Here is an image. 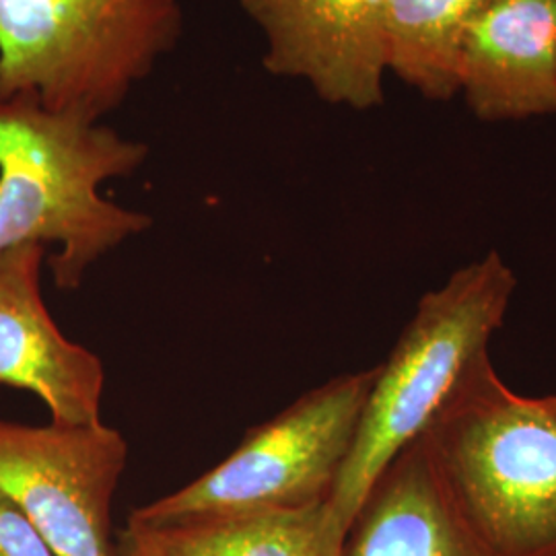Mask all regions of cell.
<instances>
[{
	"label": "cell",
	"mask_w": 556,
	"mask_h": 556,
	"mask_svg": "<svg viewBox=\"0 0 556 556\" xmlns=\"http://www.w3.org/2000/svg\"><path fill=\"white\" fill-rule=\"evenodd\" d=\"M149 147L80 110L34 98L0 100V254L56 245L54 285L79 289L87 270L126 239L144 233L147 213L103 199L101 184L139 169Z\"/></svg>",
	"instance_id": "obj_1"
},
{
	"label": "cell",
	"mask_w": 556,
	"mask_h": 556,
	"mask_svg": "<svg viewBox=\"0 0 556 556\" xmlns=\"http://www.w3.org/2000/svg\"><path fill=\"white\" fill-rule=\"evenodd\" d=\"M517 278L491 250L425 293L378 376L358 420L330 505L351 526L386 466L435 420L457 388L491 361Z\"/></svg>",
	"instance_id": "obj_2"
},
{
	"label": "cell",
	"mask_w": 556,
	"mask_h": 556,
	"mask_svg": "<svg viewBox=\"0 0 556 556\" xmlns=\"http://www.w3.org/2000/svg\"><path fill=\"white\" fill-rule=\"evenodd\" d=\"M422 438L493 555L556 556V394L521 396L486 361Z\"/></svg>",
	"instance_id": "obj_3"
},
{
	"label": "cell",
	"mask_w": 556,
	"mask_h": 556,
	"mask_svg": "<svg viewBox=\"0 0 556 556\" xmlns=\"http://www.w3.org/2000/svg\"><path fill=\"white\" fill-rule=\"evenodd\" d=\"M181 0H0V100L105 118L176 50Z\"/></svg>",
	"instance_id": "obj_4"
},
{
	"label": "cell",
	"mask_w": 556,
	"mask_h": 556,
	"mask_svg": "<svg viewBox=\"0 0 556 556\" xmlns=\"http://www.w3.org/2000/svg\"><path fill=\"white\" fill-rule=\"evenodd\" d=\"M378 367L344 374L250 429L215 468L128 517L137 530L298 509L332 497Z\"/></svg>",
	"instance_id": "obj_5"
},
{
	"label": "cell",
	"mask_w": 556,
	"mask_h": 556,
	"mask_svg": "<svg viewBox=\"0 0 556 556\" xmlns=\"http://www.w3.org/2000/svg\"><path fill=\"white\" fill-rule=\"evenodd\" d=\"M128 441L108 425L0 420V493L56 556H116L112 505Z\"/></svg>",
	"instance_id": "obj_6"
},
{
	"label": "cell",
	"mask_w": 556,
	"mask_h": 556,
	"mask_svg": "<svg viewBox=\"0 0 556 556\" xmlns=\"http://www.w3.org/2000/svg\"><path fill=\"white\" fill-rule=\"evenodd\" d=\"M266 41L264 68L305 80L319 100L374 110L386 100L383 0H239Z\"/></svg>",
	"instance_id": "obj_7"
},
{
	"label": "cell",
	"mask_w": 556,
	"mask_h": 556,
	"mask_svg": "<svg viewBox=\"0 0 556 556\" xmlns=\"http://www.w3.org/2000/svg\"><path fill=\"white\" fill-rule=\"evenodd\" d=\"M43 245L0 254V386L31 392L50 422H101L105 367L79 342L64 337L41 295Z\"/></svg>",
	"instance_id": "obj_8"
},
{
	"label": "cell",
	"mask_w": 556,
	"mask_h": 556,
	"mask_svg": "<svg viewBox=\"0 0 556 556\" xmlns=\"http://www.w3.org/2000/svg\"><path fill=\"white\" fill-rule=\"evenodd\" d=\"M457 96L482 122L556 114V0H486L462 34Z\"/></svg>",
	"instance_id": "obj_9"
},
{
	"label": "cell",
	"mask_w": 556,
	"mask_h": 556,
	"mask_svg": "<svg viewBox=\"0 0 556 556\" xmlns=\"http://www.w3.org/2000/svg\"><path fill=\"white\" fill-rule=\"evenodd\" d=\"M342 556H495L459 514L425 438L376 478L353 517Z\"/></svg>",
	"instance_id": "obj_10"
},
{
	"label": "cell",
	"mask_w": 556,
	"mask_h": 556,
	"mask_svg": "<svg viewBox=\"0 0 556 556\" xmlns=\"http://www.w3.org/2000/svg\"><path fill=\"white\" fill-rule=\"evenodd\" d=\"M137 530V528H135ZM349 526L328 501L139 530L157 556H342Z\"/></svg>",
	"instance_id": "obj_11"
},
{
	"label": "cell",
	"mask_w": 556,
	"mask_h": 556,
	"mask_svg": "<svg viewBox=\"0 0 556 556\" xmlns=\"http://www.w3.org/2000/svg\"><path fill=\"white\" fill-rule=\"evenodd\" d=\"M486 0H383L388 73L425 100L457 98V54L466 23Z\"/></svg>",
	"instance_id": "obj_12"
},
{
	"label": "cell",
	"mask_w": 556,
	"mask_h": 556,
	"mask_svg": "<svg viewBox=\"0 0 556 556\" xmlns=\"http://www.w3.org/2000/svg\"><path fill=\"white\" fill-rule=\"evenodd\" d=\"M0 556H56L17 505L0 493Z\"/></svg>",
	"instance_id": "obj_13"
},
{
	"label": "cell",
	"mask_w": 556,
	"mask_h": 556,
	"mask_svg": "<svg viewBox=\"0 0 556 556\" xmlns=\"http://www.w3.org/2000/svg\"><path fill=\"white\" fill-rule=\"evenodd\" d=\"M116 556H157L151 540L139 530L126 526L118 534Z\"/></svg>",
	"instance_id": "obj_14"
}]
</instances>
